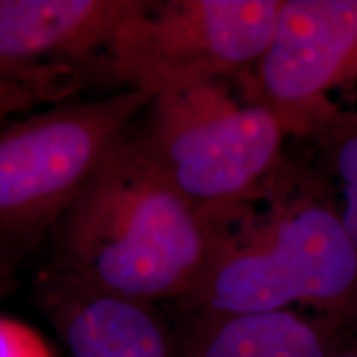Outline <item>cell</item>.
Here are the masks:
<instances>
[{"instance_id": "6da1fadb", "label": "cell", "mask_w": 357, "mask_h": 357, "mask_svg": "<svg viewBox=\"0 0 357 357\" xmlns=\"http://www.w3.org/2000/svg\"><path fill=\"white\" fill-rule=\"evenodd\" d=\"M212 213V260L178 310L236 314L303 305L337 324L357 311V252L318 185L280 166L255 195Z\"/></svg>"}, {"instance_id": "3957f363", "label": "cell", "mask_w": 357, "mask_h": 357, "mask_svg": "<svg viewBox=\"0 0 357 357\" xmlns=\"http://www.w3.org/2000/svg\"><path fill=\"white\" fill-rule=\"evenodd\" d=\"M149 98L124 89L0 123V271L10 275L73 204Z\"/></svg>"}, {"instance_id": "ba28073f", "label": "cell", "mask_w": 357, "mask_h": 357, "mask_svg": "<svg viewBox=\"0 0 357 357\" xmlns=\"http://www.w3.org/2000/svg\"><path fill=\"white\" fill-rule=\"evenodd\" d=\"M33 298L71 357H177L176 329L154 303L55 266L38 276Z\"/></svg>"}, {"instance_id": "7c38bea8", "label": "cell", "mask_w": 357, "mask_h": 357, "mask_svg": "<svg viewBox=\"0 0 357 357\" xmlns=\"http://www.w3.org/2000/svg\"><path fill=\"white\" fill-rule=\"evenodd\" d=\"M53 88L24 82H0V123L15 113L32 109L38 102L52 101L53 98H63Z\"/></svg>"}, {"instance_id": "7a4b0ae2", "label": "cell", "mask_w": 357, "mask_h": 357, "mask_svg": "<svg viewBox=\"0 0 357 357\" xmlns=\"http://www.w3.org/2000/svg\"><path fill=\"white\" fill-rule=\"evenodd\" d=\"M52 266L136 300L177 303L212 260L215 218L123 141L66 208Z\"/></svg>"}, {"instance_id": "30bf717a", "label": "cell", "mask_w": 357, "mask_h": 357, "mask_svg": "<svg viewBox=\"0 0 357 357\" xmlns=\"http://www.w3.org/2000/svg\"><path fill=\"white\" fill-rule=\"evenodd\" d=\"M326 129L334 172L341 182V220L357 252V114H337Z\"/></svg>"}, {"instance_id": "5bb4252c", "label": "cell", "mask_w": 357, "mask_h": 357, "mask_svg": "<svg viewBox=\"0 0 357 357\" xmlns=\"http://www.w3.org/2000/svg\"><path fill=\"white\" fill-rule=\"evenodd\" d=\"M333 357H357V349L346 351V352H336Z\"/></svg>"}, {"instance_id": "9c48e42d", "label": "cell", "mask_w": 357, "mask_h": 357, "mask_svg": "<svg viewBox=\"0 0 357 357\" xmlns=\"http://www.w3.org/2000/svg\"><path fill=\"white\" fill-rule=\"evenodd\" d=\"M177 357H333L337 323L293 310L181 311Z\"/></svg>"}, {"instance_id": "4fadbf2b", "label": "cell", "mask_w": 357, "mask_h": 357, "mask_svg": "<svg viewBox=\"0 0 357 357\" xmlns=\"http://www.w3.org/2000/svg\"><path fill=\"white\" fill-rule=\"evenodd\" d=\"M12 281H10V275H6L0 271V296H3L8 291V288H10Z\"/></svg>"}, {"instance_id": "8fae6325", "label": "cell", "mask_w": 357, "mask_h": 357, "mask_svg": "<svg viewBox=\"0 0 357 357\" xmlns=\"http://www.w3.org/2000/svg\"><path fill=\"white\" fill-rule=\"evenodd\" d=\"M0 357H55L37 331L15 319L0 318Z\"/></svg>"}, {"instance_id": "277c9868", "label": "cell", "mask_w": 357, "mask_h": 357, "mask_svg": "<svg viewBox=\"0 0 357 357\" xmlns=\"http://www.w3.org/2000/svg\"><path fill=\"white\" fill-rule=\"evenodd\" d=\"M132 144L151 167L202 211L255 195L281 166L280 119L220 82L155 96Z\"/></svg>"}, {"instance_id": "52a82bcc", "label": "cell", "mask_w": 357, "mask_h": 357, "mask_svg": "<svg viewBox=\"0 0 357 357\" xmlns=\"http://www.w3.org/2000/svg\"><path fill=\"white\" fill-rule=\"evenodd\" d=\"M131 0H0V82L42 84L70 95L66 65L106 53ZM105 58V56H102Z\"/></svg>"}, {"instance_id": "8992f818", "label": "cell", "mask_w": 357, "mask_h": 357, "mask_svg": "<svg viewBox=\"0 0 357 357\" xmlns=\"http://www.w3.org/2000/svg\"><path fill=\"white\" fill-rule=\"evenodd\" d=\"M356 82L357 0H283L245 98L270 109L287 134H306L339 114L329 93Z\"/></svg>"}, {"instance_id": "5b68a950", "label": "cell", "mask_w": 357, "mask_h": 357, "mask_svg": "<svg viewBox=\"0 0 357 357\" xmlns=\"http://www.w3.org/2000/svg\"><path fill=\"white\" fill-rule=\"evenodd\" d=\"M283 0H131L102 68L149 100L250 70Z\"/></svg>"}]
</instances>
